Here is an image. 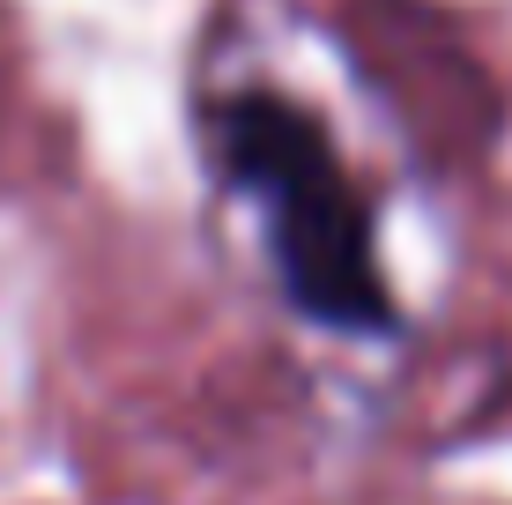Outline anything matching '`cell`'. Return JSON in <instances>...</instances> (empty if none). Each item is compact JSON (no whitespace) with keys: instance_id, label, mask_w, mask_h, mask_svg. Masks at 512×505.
Here are the masks:
<instances>
[{"instance_id":"6da1fadb","label":"cell","mask_w":512,"mask_h":505,"mask_svg":"<svg viewBox=\"0 0 512 505\" xmlns=\"http://www.w3.org/2000/svg\"><path fill=\"white\" fill-rule=\"evenodd\" d=\"M208 179L253 208L268 275L305 327L342 342H394L401 298L379 260V208L342 142L305 97L275 82H231L201 104Z\"/></svg>"}]
</instances>
